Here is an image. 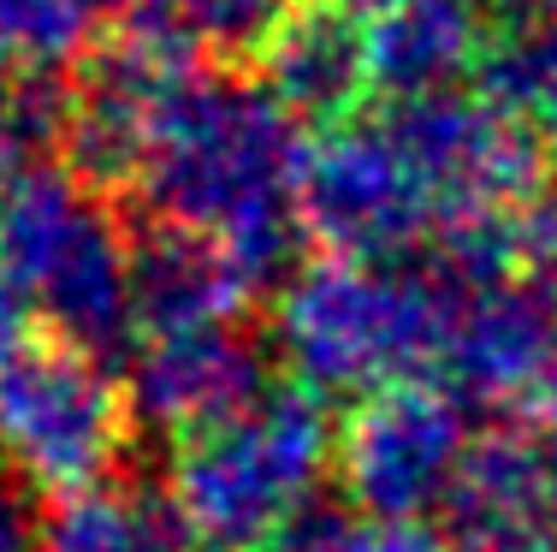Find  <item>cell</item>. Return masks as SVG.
<instances>
[{
    "label": "cell",
    "mask_w": 557,
    "mask_h": 552,
    "mask_svg": "<svg viewBox=\"0 0 557 552\" xmlns=\"http://www.w3.org/2000/svg\"><path fill=\"white\" fill-rule=\"evenodd\" d=\"M297 161V120L268 89L220 60H196L172 84L131 191L161 226L202 232L237 268L273 280L302 238Z\"/></svg>",
    "instance_id": "6da1fadb"
},
{
    "label": "cell",
    "mask_w": 557,
    "mask_h": 552,
    "mask_svg": "<svg viewBox=\"0 0 557 552\" xmlns=\"http://www.w3.org/2000/svg\"><path fill=\"white\" fill-rule=\"evenodd\" d=\"M333 476V422L321 392L290 380L178 433L166 464V505L196 552H273L309 517Z\"/></svg>",
    "instance_id": "7a4b0ae2"
},
{
    "label": "cell",
    "mask_w": 557,
    "mask_h": 552,
    "mask_svg": "<svg viewBox=\"0 0 557 552\" xmlns=\"http://www.w3.org/2000/svg\"><path fill=\"white\" fill-rule=\"evenodd\" d=\"M445 321L450 280L440 268L428 273L404 268V256L374 261L321 249L285 280L273 333L302 387H314L321 398L326 392L356 398L380 380L440 368Z\"/></svg>",
    "instance_id": "3957f363"
},
{
    "label": "cell",
    "mask_w": 557,
    "mask_h": 552,
    "mask_svg": "<svg viewBox=\"0 0 557 552\" xmlns=\"http://www.w3.org/2000/svg\"><path fill=\"white\" fill-rule=\"evenodd\" d=\"M131 256L108 191L72 167H18L0 184V280L54 333L96 351L131 339Z\"/></svg>",
    "instance_id": "277c9868"
},
{
    "label": "cell",
    "mask_w": 557,
    "mask_h": 552,
    "mask_svg": "<svg viewBox=\"0 0 557 552\" xmlns=\"http://www.w3.org/2000/svg\"><path fill=\"white\" fill-rule=\"evenodd\" d=\"M137 392L96 345L30 327L0 351V457L36 493L113 476L137 440Z\"/></svg>",
    "instance_id": "5b68a950"
},
{
    "label": "cell",
    "mask_w": 557,
    "mask_h": 552,
    "mask_svg": "<svg viewBox=\"0 0 557 552\" xmlns=\"http://www.w3.org/2000/svg\"><path fill=\"white\" fill-rule=\"evenodd\" d=\"M392 131L433 203V232L469 220H534L552 173V137L498 108L486 89L392 101Z\"/></svg>",
    "instance_id": "8992f818"
},
{
    "label": "cell",
    "mask_w": 557,
    "mask_h": 552,
    "mask_svg": "<svg viewBox=\"0 0 557 552\" xmlns=\"http://www.w3.org/2000/svg\"><path fill=\"white\" fill-rule=\"evenodd\" d=\"M469 416L450 380L397 375L356 392L333 428V476L368 517H428L469 452Z\"/></svg>",
    "instance_id": "52a82bcc"
},
{
    "label": "cell",
    "mask_w": 557,
    "mask_h": 552,
    "mask_svg": "<svg viewBox=\"0 0 557 552\" xmlns=\"http://www.w3.org/2000/svg\"><path fill=\"white\" fill-rule=\"evenodd\" d=\"M297 226L333 256L397 261L433 232V203L392 120H338L302 143L297 161Z\"/></svg>",
    "instance_id": "ba28073f"
},
{
    "label": "cell",
    "mask_w": 557,
    "mask_h": 552,
    "mask_svg": "<svg viewBox=\"0 0 557 552\" xmlns=\"http://www.w3.org/2000/svg\"><path fill=\"white\" fill-rule=\"evenodd\" d=\"M440 368L462 398L534 416L546 387L557 380V304L540 297L522 273H510V280H450Z\"/></svg>",
    "instance_id": "9c48e42d"
},
{
    "label": "cell",
    "mask_w": 557,
    "mask_h": 552,
    "mask_svg": "<svg viewBox=\"0 0 557 552\" xmlns=\"http://www.w3.org/2000/svg\"><path fill=\"white\" fill-rule=\"evenodd\" d=\"M450 552H557L552 445L534 428L504 422L474 433L445 493Z\"/></svg>",
    "instance_id": "30bf717a"
},
{
    "label": "cell",
    "mask_w": 557,
    "mask_h": 552,
    "mask_svg": "<svg viewBox=\"0 0 557 552\" xmlns=\"http://www.w3.org/2000/svg\"><path fill=\"white\" fill-rule=\"evenodd\" d=\"M249 72L309 131L356 120V108L374 96L362 0H285Z\"/></svg>",
    "instance_id": "8fae6325"
},
{
    "label": "cell",
    "mask_w": 557,
    "mask_h": 552,
    "mask_svg": "<svg viewBox=\"0 0 557 552\" xmlns=\"http://www.w3.org/2000/svg\"><path fill=\"white\" fill-rule=\"evenodd\" d=\"M261 387H268L261 380V351L249 345L244 321L166 327V333L131 339V392H137V410L172 433H190L225 410H237Z\"/></svg>",
    "instance_id": "7c38bea8"
},
{
    "label": "cell",
    "mask_w": 557,
    "mask_h": 552,
    "mask_svg": "<svg viewBox=\"0 0 557 552\" xmlns=\"http://www.w3.org/2000/svg\"><path fill=\"white\" fill-rule=\"evenodd\" d=\"M362 24L374 96L386 101L457 89L493 42L481 0H362Z\"/></svg>",
    "instance_id": "4fadbf2b"
},
{
    "label": "cell",
    "mask_w": 557,
    "mask_h": 552,
    "mask_svg": "<svg viewBox=\"0 0 557 552\" xmlns=\"http://www.w3.org/2000/svg\"><path fill=\"white\" fill-rule=\"evenodd\" d=\"M256 273L184 226L154 220L149 238H137L131 256V339L166 333V327H208V321H244Z\"/></svg>",
    "instance_id": "5bb4252c"
},
{
    "label": "cell",
    "mask_w": 557,
    "mask_h": 552,
    "mask_svg": "<svg viewBox=\"0 0 557 552\" xmlns=\"http://www.w3.org/2000/svg\"><path fill=\"white\" fill-rule=\"evenodd\" d=\"M190 547L166 493H143L119 476H96L48 493L36 511L30 552H178Z\"/></svg>",
    "instance_id": "9a60e30c"
},
{
    "label": "cell",
    "mask_w": 557,
    "mask_h": 552,
    "mask_svg": "<svg viewBox=\"0 0 557 552\" xmlns=\"http://www.w3.org/2000/svg\"><path fill=\"white\" fill-rule=\"evenodd\" d=\"M278 12H285V0H166L149 19L166 24L190 54L220 65H249Z\"/></svg>",
    "instance_id": "2e32d148"
},
{
    "label": "cell",
    "mask_w": 557,
    "mask_h": 552,
    "mask_svg": "<svg viewBox=\"0 0 557 552\" xmlns=\"http://www.w3.org/2000/svg\"><path fill=\"white\" fill-rule=\"evenodd\" d=\"M101 0H0V42L24 65L48 72L89 48Z\"/></svg>",
    "instance_id": "e0dca14e"
},
{
    "label": "cell",
    "mask_w": 557,
    "mask_h": 552,
    "mask_svg": "<svg viewBox=\"0 0 557 552\" xmlns=\"http://www.w3.org/2000/svg\"><path fill=\"white\" fill-rule=\"evenodd\" d=\"M54 137H60V101L48 96L36 65H24L0 42V184L18 167H30V155L48 149Z\"/></svg>",
    "instance_id": "ac0fdd59"
},
{
    "label": "cell",
    "mask_w": 557,
    "mask_h": 552,
    "mask_svg": "<svg viewBox=\"0 0 557 552\" xmlns=\"http://www.w3.org/2000/svg\"><path fill=\"white\" fill-rule=\"evenodd\" d=\"M273 552H450L445 535H433L421 517H356L326 523V517H302Z\"/></svg>",
    "instance_id": "d6986e66"
},
{
    "label": "cell",
    "mask_w": 557,
    "mask_h": 552,
    "mask_svg": "<svg viewBox=\"0 0 557 552\" xmlns=\"http://www.w3.org/2000/svg\"><path fill=\"white\" fill-rule=\"evenodd\" d=\"M30 529H36V517H24L18 493L0 481V552H30Z\"/></svg>",
    "instance_id": "ffe728a7"
},
{
    "label": "cell",
    "mask_w": 557,
    "mask_h": 552,
    "mask_svg": "<svg viewBox=\"0 0 557 552\" xmlns=\"http://www.w3.org/2000/svg\"><path fill=\"white\" fill-rule=\"evenodd\" d=\"M30 327H36V315L18 304V292H12L7 280H0V351H7V345H18V339L30 333Z\"/></svg>",
    "instance_id": "44dd1931"
},
{
    "label": "cell",
    "mask_w": 557,
    "mask_h": 552,
    "mask_svg": "<svg viewBox=\"0 0 557 552\" xmlns=\"http://www.w3.org/2000/svg\"><path fill=\"white\" fill-rule=\"evenodd\" d=\"M534 256L546 261V280L557 292V191H552V203L540 208V220H534Z\"/></svg>",
    "instance_id": "7402d4cb"
},
{
    "label": "cell",
    "mask_w": 557,
    "mask_h": 552,
    "mask_svg": "<svg viewBox=\"0 0 557 552\" xmlns=\"http://www.w3.org/2000/svg\"><path fill=\"white\" fill-rule=\"evenodd\" d=\"M113 7H119V12H137V19H149V12H161L166 0H113Z\"/></svg>",
    "instance_id": "603a6c76"
},
{
    "label": "cell",
    "mask_w": 557,
    "mask_h": 552,
    "mask_svg": "<svg viewBox=\"0 0 557 552\" xmlns=\"http://www.w3.org/2000/svg\"><path fill=\"white\" fill-rule=\"evenodd\" d=\"M516 12H546V19H557V0H510Z\"/></svg>",
    "instance_id": "cb8c5ba5"
}]
</instances>
